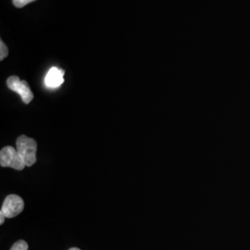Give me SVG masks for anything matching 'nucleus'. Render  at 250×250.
I'll return each instance as SVG.
<instances>
[{"label":"nucleus","instance_id":"obj_4","mask_svg":"<svg viewBox=\"0 0 250 250\" xmlns=\"http://www.w3.org/2000/svg\"><path fill=\"white\" fill-rule=\"evenodd\" d=\"M24 208L23 199L17 195H9L5 198L0 212L6 218H14L18 216Z\"/></svg>","mask_w":250,"mask_h":250},{"label":"nucleus","instance_id":"obj_2","mask_svg":"<svg viewBox=\"0 0 250 250\" xmlns=\"http://www.w3.org/2000/svg\"><path fill=\"white\" fill-rule=\"evenodd\" d=\"M0 165L1 167H9L17 170H22L26 166L19 155L17 149L12 146H5L1 149Z\"/></svg>","mask_w":250,"mask_h":250},{"label":"nucleus","instance_id":"obj_1","mask_svg":"<svg viewBox=\"0 0 250 250\" xmlns=\"http://www.w3.org/2000/svg\"><path fill=\"white\" fill-rule=\"evenodd\" d=\"M17 151L26 167L33 166L36 162V150L37 144L35 139L30 138L26 135L19 136L16 142Z\"/></svg>","mask_w":250,"mask_h":250},{"label":"nucleus","instance_id":"obj_5","mask_svg":"<svg viewBox=\"0 0 250 250\" xmlns=\"http://www.w3.org/2000/svg\"><path fill=\"white\" fill-rule=\"evenodd\" d=\"M64 70H60L56 67H53L47 72L45 76V85L49 88H57L60 87L64 83Z\"/></svg>","mask_w":250,"mask_h":250},{"label":"nucleus","instance_id":"obj_9","mask_svg":"<svg viewBox=\"0 0 250 250\" xmlns=\"http://www.w3.org/2000/svg\"><path fill=\"white\" fill-rule=\"evenodd\" d=\"M5 215L3 214L2 212H0V224L2 225V224H4V221H5Z\"/></svg>","mask_w":250,"mask_h":250},{"label":"nucleus","instance_id":"obj_6","mask_svg":"<svg viewBox=\"0 0 250 250\" xmlns=\"http://www.w3.org/2000/svg\"><path fill=\"white\" fill-rule=\"evenodd\" d=\"M10 250H28V244L24 240H19L11 247Z\"/></svg>","mask_w":250,"mask_h":250},{"label":"nucleus","instance_id":"obj_7","mask_svg":"<svg viewBox=\"0 0 250 250\" xmlns=\"http://www.w3.org/2000/svg\"><path fill=\"white\" fill-rule=\"evenodd\" d=\"M9 54V49L5 43L1 40L0 41V61H3Z\"/></svg>","mask_w":250,"mask_h":250},{"label":"nucleus","instance_id":"obj_8","mask_svg":"<svg viewBox=\"0 0 250 250\" xmlns=\"http://www.w3.org/2000/svg\"><path fill=\"white\" fill-rule=\"evenodd\" d=\"M12 1H13V4H14V6L16 8L21 9V8L25 7L28 4H30V3L34 2V1H36V0H12Z\"/></svg>","mask_w":250,"mask_h":250},{"label":"nucleus","instance_id":"obj_10","mask_svg":"<svg viewBox=\"0 0 250 250\" xmlns=\"http://www.w3.org/2000/svg\"><path fill=\"white\" fill-rule=\"evenodd\" d=\"M69 250H81L80 249H78V248H72V249H70Z\"/></svg>","mask_w":250,"mask_h":250},{"label":"nucleus","instance_id":"obj_3","mask_svg":"<svg viewBox=\"0 0 250 250\" xmlns=\"http://www.w3.org/2000/svg\"><path fill=\"white\" fill-rule=\"evenodd\" d=\"M7 85L11 91L18 93L25 104L34 99V94L26 81H21L18 76H10L7 80Z\"/></svg>","mask_w":250,"mask_h":250}]
</instances>
